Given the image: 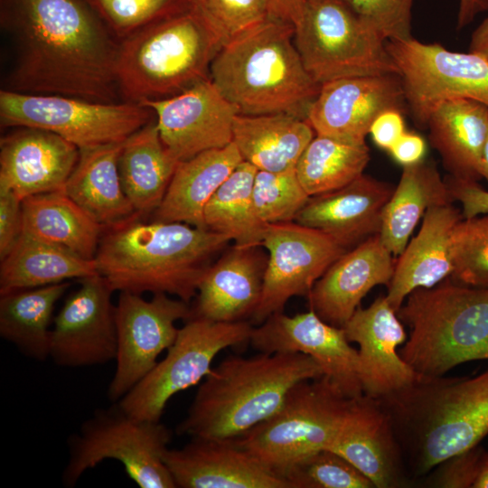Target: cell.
<instances>
[{"mask_svg": "<svg viewBox=\"0 0 488 488\" xmlns=\"http://www.w3.org/2000/svg\"><path fill=\"white\" fill-rule=\"evenodd\" d=\"M14 59L9 91L117 103L119 41L86 0H0Z\"/></svg>", "mask_w": 488, "mask_h": 488, "instance_id": "cell-1", "label": "cell"}, {"mask_svg": "<svg viewBox=\"0 0 488 488\" xmlns=\"http://www.w3.org/2000/svg\"><path fill=\"white\" fill-rule=\"evenodd\" d=\"M374 399L390 421L410 478L427 475L488 435V370L474 377L418 374Z\"/></svg>", "mask_w": 488, "mask_h": 488, "instance_id": "cell-2", "label": "cell"}, {"mask_svg": "<svg viewBox=\"0 0 488 488\" xmlns=\"http://www.w3.org/2000/svg\"><path fill=\"white\" fill-rule=\"evenodd\" d=\"M139 218L105 229L95 256L98 273L114 292L164 293L189 304L211 258L231 239L183 222Z\"/></svg>", "mask_w": 488, "mask_h": 488, "instance_id": "cell-3", "label": "cell"}, {"mask_svg": "<svg viewBox=\"0 0 488 488\" xmlns=\"http://www.w3.org/2000/svg\"><path fill=\"white\" fill-rule=\"evenodd\" d=\"M324 376L321 366L298 352H260L225 358L203 379L179 435L235 439L273 416L299 382Z\"/></svg>", "mask_w": 488, "mask_h": 488, "instance_id": "cell-4", "label": "cell"}, {"mask_svg": "<svg viewBox=\"0 0 488 488\" xmlns=\"http://www.w3.org/2000/svg\"><path fill=\"white\" fill-rule=\"evenodd\" d=\"M294 38L292 23L269 15L223 44L210 77L239 114L306 119L321 85L305 70Z\"/></svg>", "mask_w": 488, "mask_h": 488, "instance_id": "cell-5", "label": "cell"}, {"mask_svg": "<svg viewBox=\"0 0 488 488\" xmlns=\"http://www.w3.org/2000/svg\"><path fill=\"white\" fill-rule=\"evenodd\" d=\"M225 41L192 5L119 42L117 80L123 101L175 96L210 77Z\"/></svg>", "mask_w": 488, "mask_h": 488, "instance_id": "cell-6", "label": "cell"}, {"mask_svg": "<svg viewBox=\"0 0 488 488\" xmlns=\"http://www.w3.org/2000/svg\"><path fill=\"white\" fill-rule=\"evenodd\" d=\"M397 315L409 328L399 353L418 375L442 376L459 364L488 360V288L448 277L412 291Z\"/></svg>", "mask_w": 488, "mask_h": 488, "instance_id": "cell-7", "label": "cell"}, {"mask_svg": "<svg viewBox=\"0 0 488 488\" xmlns=\"http://www.w3.org/2000/svg\"><path fill=\"white\" fill-rule=\"evenodd\" d=\"M171 439L170 429L160 421L137 419L113 402L97 409L70 436L62 483L73 487L87 470L113 459L141 488H176L164 460Z\"/></svg>", "mask_w": 488, "mask_h": 488, "instance_id": "cell-8", "label": "cell"}, {"mask_svg": "<svg viewBox=\"0 0 488 488\" xmlns=\"http://www.w3.org/2000/svg\"><path fill=\"white\" fill-rule=\"evenodd\" d=\"M352 399L324 375L301 381L273 416L234 440L285 480L297 462L330 447Z\"/></svg>", "mask_w": 488, "mask_h": 488, "instance_id": "cell-9", "label": "cell"}, {"mask_svg": "<svg viewBox=\"0 0 488 488\" xmlns=\"http://www.w3.org/2000/svg\"><path fill=\"white\" fill-rule=\"evenodd\" d=\"M295 44L313 80L395 73L386 40L344 0H305Z\"/></svg>", "mask_w": 488, "mask_h": 488, "instance_id": "cell-10", "label": "cell"}, {"mask_svg": "<svg viewBox=\"0 0 488 488\" xmlns=\"http://www.w3.org/2000/svg\"><path fill=\"white\" fill-rule=\"evenodd\" d=\"M138 103H101L59 95L0 91L2 127L52 132L80 149L120 144L153 117Z\"/></svg>", "mask_w": 488, "mask_h": 488, "instance_id": "cell-11", "label": "cell"}, {"mask_svg": "<svg viewBox=\"0 0 488 488\" xmlns=\"http://www.w3.org/2000/svg\"><path fill=\"white\" fill-rule=\"evenodd\" d=\"M253 327L247 320L190 317L164 358L117 403L137 419L160 421L170 399L204 379L220 352L249 342Z\"/></svg>", "mask_w": 488, "mask_h": 488, "instance_id": "cell-12", "label": "cell"}, {"mask_svg": "<svg viewBox=\"0 0 488 488\" xmlns=\"http://www.w3.org/2000/svg\"><path fill=\"white\" fill-rule=\"evenodd\" d=\"M386 47L400 78L406 104L417 125L452 99L488 106V61L473 52H456L416 39L388 40Z\"/></svg>", "mask_w": 488, "mask_h": 488, "instance_id": "cell-13", "label": "cell"}, {"mask_svg": "<svg viewBox=\"0 0 488 488\" xmlns=\"http://www.w3.org/2000/svg\"><path fill=\"white\" fill-rule=\"evenodd\" d=\"M191 316L188 303L167 294L145 300L138 294L119 292L115 305L116 371L108 388L110 401L117 402L155 366L176 339V322Z\"/></svg>", "mask_w": 488, "mask_h": 488, "instance_id": "cell-14", "label": "cell"}, {"mask_svg": "<svg viewBox=\"0 0 488 488\" xmlns=\"http://www.w3.org/2000/svg\"><path fill=\"white\" fill-rule=\"evenodd\" d=\"M261 247L268 252L262 295L251 324L283 312L294 296H308L316 281L346 249L325 233L296 221L267 224Z\"/></svg>", "mask_w": 488, "mask_h": 488, "instance_id": "cell-15", "label": "cell"}, {"mask_svg": "<svg viewBox=\"0 0 488 488\" xmlns=\"http://www.w3.org/2000/svg\"><path fill=\"white\" fill-rule=\"evenodd\" d=\"M80 280L52 322L50 358L61 367L105 364L117 355L114 290L99 274Z\"/></svg>", "mask_w": 488, "mask_h": 488, "instance_id": "cell-16", "label": "cell"}, {"mask_svg": "<svg viewBox=\"0 0 488 488\" xmlns=\"http://www.w3.org/2000/svg\"><path fill=\"white\" fill-rule=\"evenodd\" d=\"M249 343L259 352H298L310 356L348 398L363 394L358 350L343 327L332 325L313 310L296 315L283 312L253 327Z\"/></svg>", "mask_w": 488, "mask_h": 488, "instance_id": "cell-17", "label": "cell"}, {"mask_svg": "<svg viewBox=\"0 0 488 488\" xmlns=\"http://www.w3.org/2000/svg\"><path fill=\"white\" fill-rule=\"evenodd\" d=\"M138 104L154 112L161 140L178 163L232 143L239 110L211 78L175 96Z\"/></svg>", "mask_w": 488, "mask_h": 488, "instance_id": "cell-18", "label": "cell"}, {"mask_svg": "<svg viewBox=\"0 0 488 488\" xmlns=\"http://www.w3.org/2000/svg\"><path fill=\"white\" fill-rule=\"evenodd\" d=\"M406 105L398 74L342 78L321 85L306 120L317 136L361 145L379 115Z\"/></svg>", "mask_w": 488, "mask_h": 488, "instance_id": "cell-19", "label": "cell"}, {"mask_svg": "<svg viewBox=\"0 0 488 488\" xmlns=\"http://www.w3.org/2000/svg\"><path fill=\"white\" fill-rule=\"evenodd\" d=\"M329 450L366 476L376 488L406 486L410 476L390 421L376 399L352 398Z\"/></svg>", "mask_w": 488, "mask_h": 488, "instance_id": "cell-20", "label": "cell"}, {"mask_svg": "<svg viewBox=\"0 0 488 488\" xmlns=\"http://www.w3.org/2000/svg\"><path fill=\"white\" fill-rule=\"evenodd\" d=\"M343 329L349 342L359 346L363 394L380 398L418 376L398 352L407 334L386 296H380L366 308L359 306Z\"/></svg>", "mask_w": 488, "mask_h": 488, "instance_id": "cell-21", "label": "cell"}, {"mask_svg": "<svg viewBox=\"0 0 488 488\" xmlns=\"http://www.w3.org/2000/svg\"><path fill=\"white\" fill-rule=\"evenodd\" d=\"M164 460L180 488H290L234 439L191 437Z\"/></svg>", "mask_w": 488, "mask_h": 488, "instance_id": "cell-22", "label": "cell"}, {"mask_svg": "<svg viewBox=\"0 0 488 488\" xmlns=\"http://www.w3.org/2000/svg\"><path fill=\"white\" fill-rule=\"evenodd\" d=\"M80 157V148L40 128L19 127L0 141V187L21 200L63 191Z\"/></svg>", "mask_w": 488, "mask_h": 488, "instance_id": "cell-23", "label": "cell"}, {"mask_svg": "<svg viewBox=\"0 0 488 488\" xmlns=\"http://www.w3.org/2000/svg\"><path fill=\"white\" fill-rule=\"evenodd\" d=\"M380 234L340 256L316 281L308 295L310 309L326 323L343 327L367 293L389 284L395 261Z\"/></svg>", "mask_w": 488, "mask_h": 488, "instance_id": "cell-24", "label": "cell"}, {"mask_svg": "<svg viewBox=\"0 0 488 488\" xmlns=\"http://www.w3.org/2000/svg\"><path fill=\"white\" fill-rule=\"evenodd\" d=\"M394 190L389 183L361 174L338 190L311 196L295 221L350 249L380 233L382 212Z\"/></svg>", "mask_w": 488, "mask_h": 488, "instance_id": "cell-25", "label": "cell"}, {"mask_svg": "<svg viewBox=\"0 0 488 488\" xmlns=\"http://www.w3.org/2000/svg\"><path fill=\"white\" fill-rule=\"evenodd\" d=\"M261 246L233 245L202 277L191 317L213 322L251 318L262 295L267 257Z\"/></svg>", "mask_w": 488, "mask_h": 488, "instance_id": "cell-26", "label": "cell"}, {"mask_svg": "<svg viewBox=\"0 0 488 488\" xmlns=\"http://www.w3.org/2000/svg\"><path fill=\"white\" fill-rule=\"evenodd\" d=\"M463 219L453 203L429 208L419 231L399 255L386 298L397 312L415 289L432 287L453 271L452 235Z\"/></svg>", "mask_w": 488, "mask_h": 488, "instance_id": "cell-27", "label": "cell"}, {"mask_svg": "<svg viewBox=\"0 0 488 488\" xmlns=\"http://www.w3.org/2000/svg\"><path fill=\"white\" fill-rule=\"evenodd\" d=\"M243 161L234 143L203 151L180 162L155 221L206 229L204 209L214 192Z\"/></svg>", "mask_w": 488, "mask_h": 488, "instance_id": "cell-28", "label": "cell"}, {"mask_svg": "<svg viewBox=\"0 0 488 488\" xmlns=\"http://www.w3.org/2000/svg\"><path fill=\"white\" fill-rule=\"evenodd\" d=\"M122 143L80 149L64 192L105 228L140 217L127 197L117 159Z\"/></svg>", "mask_w": 488, "mask_h": 488, "instance_id": "cell-29", "label": "cell"}, {"mask_svg": "<svg viewBox=\"0 0 488 488\" xmlns=\"http://www.w3.org/2000/svg\"><path fill=\"white\" fill-rule=\"evenodd\" d=\"M427 127L430 142L451 176L478 182L488 106L470 99L446 100L432 111Z\"/></svg>", "mask_w": 488, "mask_h": 488, "instance_id": "cell-30", "label": "cell"}, {"mask_svg": "<svg viewBox=\"0 0 488 488\" xmlns=\"http://www.w3.org/2000/svg\"><path fill=\"white\" fill-rule=\"evenodd\" d=\"M314 135L306 119L289 114H238L232 142L243 161L258 170L284 172L296 169Z\"/></svg>", "mask_w": 488, "mask_h": 488, "instance_id": "cell-31", "label": "cell"}, {"mask_svg": "<svg viewBox=\"0 0 488 488\" xmlns=\"http://www.w3.org/2000/svg\"><path fill=\"white\" fill-rule=\"evenodd\" d=\"M178 164L164 145L155 117L122 143L119 177L140 217L160 206Z\"/></svg>", "mask_w": 488, "mask_h": 488, "instance_id": "cell-32", "label": "cell"}, {"mask_svg": "<svg viewBox=\"0 0 488 488\" xmlns=\"http://www.w3.org/2000/svg\"><path fill=\"white\" fill-rule=\"evenodd\" d=\"M22 234L94 259L105 227L98 223L64 191L22 200Z\"/></svg>", "mask_w": 488, "mask_h": 488, "instance_id": "cell-33", "label": "cell"}, {"mask_svg": "<svg viewBox=\"0 0 488 488\" xmlns=\"http://www.w3.org/2000/svg\"><path fill=\"white\" fill-rule=\"evenodd\" d=\"M453 202L446 180L433 164L422 160L403 166L399 184L382 212L379 234L383 244L393 256H399L429 208Z\"/></svg>", "mask_w": 488, "mask_h": 488, "instance_id": "cell-34", "label": "cell"}, {"mask_svg": "<svg viewBox=\"0 0 488 488\" xmlns=\"http://www.w3.org/2000/svg\"><path fill=\"white\" fill-rule=\"evenodd\" d=\"M99 274L96 261L22 234L1 259L0 295Z\"/></svg>", "mask_w": 488, "mask_h": 488, "instance_id": "cell-35", "label": "cell"}, {"mask_svg": "<svg viewBox=\"0 0 488 488\" xmlns=\"http://www.w3.org/2000/svg\"><path fill=\"white\" fill-rule=\"evenodd\" d=\"M70 286L65 281L2 294L1 337L26 357L39 361L50 358L54 307Z\"/></svg>", "mask_w": 488, "mask_h": 488, "instance_id": "cell-36", "label": "cell"}, {"mask_svg": "<svg viewBox=\"0 0 488 488\" xmlns=\"http://www.w3.org/2000/svg\"><path fill=\"white\" fill-rule=\"evenodd\" d=\"M258 169L242 161L214 192L204 209L207 230L228 236L235 245L261 246L267 224L257 217L252 189Z\"/></svg>", "mask_w": 488, "mask_h": 488, "instance_id": "cell-37", "label": "cell"}, {"mask_svg": "<svg viewBox=\"0 0 488 488\" xmlns=\"http://www.w3.org/2000/svg\"><path fill=\"white\" fill-rule=\"evenodd\" d=\"M370 161L365 144L355 145L315 135L304 150L296 173L309 196L338 190L363 174Z\"/></svg>", "mask_w": 488, "mask_h": 488, "instance_id": "cell-38", "label": "cell"}, {"mask_svg": "<svg viewBox=\"0 0 488 488\" xmlns=\"http://www.w3.org/2000/svg\"><path fill=\"white\" fill-rule=\"evenodd\" d=\"M311 196L296 169L284 172L258 170L252 189L254 211L265 224L295 221Z\"/></svg>", "mask_w": 488, "mask_h": 488, "instance_id": "cell-39", "label": "cell"}, {"mask_svg": "<svg viewBox=\"0 0 488 488\" xmlns=\"http://www.w3.org/2000/svg\"><path fill=\"white\" fill-rule=\"evenodd\" d=\"M119 42L192 7V0H86Z\"/></svg>", "mask_w": 488, "mask_h": 488, "instance_id": "cell-40", "label": "cell"}, {"mask_svg": "<svg viewBox=\"0 0 488 488\" xmlns=\"http://www.w3.org/2000/svg\"><path fill=\"white\" fill-rule=\"evenodd\" d=\"M453 271L458 284L488 288V214L462 219L452 235Z\"/></svg>", "mask_w": 488, "mask_h": 488, "instance_id": "cell-41", "label": "cell"}, {"mask_svg": "<svg viewBox=\"0 0 488 488\" xmlns=\"http://www.w3.org/2000/svg\"><path fill=\"white\" fill-rule=\"evenodd\" d=\"M290 488H374L345 458L329 449L309 455L286 474Z\"/></svg>", "mask_w": 488, "mask_h": 488, "instance_id": "cell-42", "label": "cell"}, {"mask_svg": "<svg viewBox=\"0 0 488 488\" xmlns=\"http://www.w3.org/2000/svg\"><path fill=\"white\" fill-rule=\"evenodd\" d=\"M225 42L269 16L268 0H192Z\"/></svg>", "mask_w": 488, "mask_h": 488, "instance_id": "cell-43", "label": "cell"}, {"mask_svg": "<svg viewBox=\"0 0 488 488\" xmlns=\"http://www.w3.org/2000/svg\"><path fill=\"white\" fill-rule=\"evenodd\" d=\"M344 1L386 41L412 38L411 17L414 0Z\"/></svg>", "mask_w": 488, "mask_h": 488, "instance_id": "cell-44", "label": "cell"}, {"mask_svg": "<svg viewBox=\"0 0 488 488\" xmlns=\"http://www.w3.org/2000/svg\"><path fill=\"white\" fill-rule=\"evenodd\" d=\"M483 450L477 445L443 461L427 474L425 486L473 488Z\"/></svg>", "mask_w": 488, "mask_h": 488, "instance_id": "cell-45", "label": "cell"}, {"mask_svg": "<svg viewBox=\"0 0 488 488\" xmlns=\"http://www.w3.org/2000/svg\"><path fill=\"white\" fill-rule=\"evenodd\" d=\"M22 200L11 190L0 187V259L22 235Z\"/></svg>", "mask_w": 488, "mask_h": 488, "instance_id": "cell-46", "label": "cell"}, {"mask_svg": "<svg viewBox=\"0 0 488 488\" xmlns=\"http://www.w3.org/2000/svg\"><path fill=\"white\" fill-rule=\"evenodd\" d=\"M446 182L454 201L462 205L463 219L488 214V191L477 181L450 175Z\"/></svg>", "mask_w": 488, "mask_h": 488, "instance_id": "cell-47", "label": "cell"}, {"mask_svg": "<svg viewBox=\"0 0 488 488\" xmlns=\"http://www.w3.org/2000/svg\"><path fill=\"white\" fill-rule=\"evenodd\" d=\"M402 111L391 109L379 115L373 121L370 134L380 148L389 150L405 133Z\"/></svg>", "mask_w": 488, "mask_h": 488, "instance_id": "cell-48", "label": "cell"}, {"mask_svg": "<svg viewBox=\"0 0 488 488\" xmlns=\"http://www.w3.org/2000/svg\"><path fill=\"white\" fill-rule=\"evenodd\" d=\"M392 157L403 166L411 165L423 160L426 142L418 134L405 132L389 149Z\"/></svg>", "mask_w": 488, "mask_h": 488, "instance_id": "cell-49", "label": "cell"}, {"mask_svg": "<svg viewBox=\"0 0 488 488\" xmlns=\"http://www.w3.org/2000/svg\"><path fill=\"white\" fill-rule=\"evenodd\" d=\"M269 14L292 23L295 27L303 15L305 0H268Z\"/></svg>", "mask_w": 488, "mask_h": 488, "instance_id": "cell-50", "label": "cell"}, {"mask_svg": "<svg viewBox=\"0 0 488 488\" xmlns=\"http://www.w3.org/2000/svg\"><path fill=\"white\" fill-rule=\"evenodd\" d=\"M488 10V0H460L457 27L464 28L480 13Z\"/></svg>", "mask_w": 488, "mask_h": 488, "instance_id": "cell-51", "label": "cell"}, {"mask_svg": "<svg viewBox=\"0 0 488 488\" xmlns=\"http://www.w3.org/2000/svg\"><path fill=\"white\" fill-rule=\"evenodd\" d=\"M469 52L488 61V17L483 20L472 33Z\"/></svg>", "mask_w": 488, "mask_h": 488, "instance_id": "cell-52", "label": "cell"}, {"mask_svg": "<svg viewBox=\"0 0 488 488\" xmlns=\"http://www.w3.org/2000/svg\"><path fill=\"white\" fill-rule=\"evenodd\" d=\"M473 488H488V451L486 450L483 451L480 457Z\"/></svg>", "mask_w": 488, "mask_h": 488, "instance_id": "cell-53", "label": "cell"}, {"mask_svg": "<svg viewBox=\"0 0 488 488\" xmlns=\"http://www.w3.org/2000/svg\"><path fill=\"white\" fill-rule=\"evenodd\" d=\"M481 175L488 183V128L482 154Z\"/></svg>", "mask_w": 488, "mask_h": 488, "instance_id": "cell-54", "label": "cell"}]
</instances>
